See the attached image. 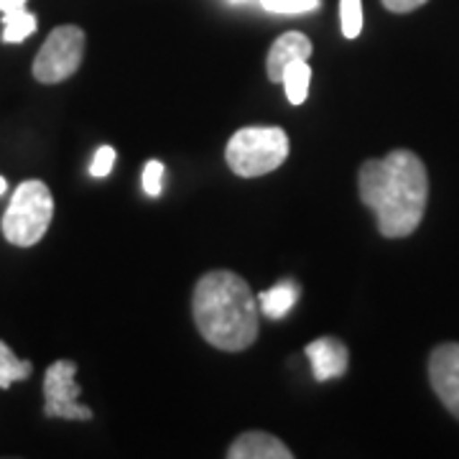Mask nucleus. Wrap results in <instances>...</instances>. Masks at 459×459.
<instances>
[{"label": "nucleus", "mask_w": 459, "mask_h": 459, "mask_svg": "<svg viewBox=\"0 0 459 459\" xmlns=\"http://www.w3.org/2000/svg\"><path fill=\"white\" fill-rule=\"evenodd\" d=\"M358 192L362 204L376 214L383 238H409L427 212V166L409 148H395L388 156L368 159L360 166Z\"/></svg>", "instance_id": "nucleus-1"}, {"label": "nucleus", "mask_w": 459, "mask_h": 459, "mask_svg": "<svg viewBox=\"0 0 459 459\" xmlns=\"http://www.w3.org/2000/svg\"><path fill=\"white\" fill-rule=\"evenodd\" d=\"M199 334L222 352H243L258 340V307L247 281L232 271H210L192 294Z\"/></svg>", "instance_id": "nucleus-2"}, {"label": "nucleus", "mask_w": 459, "mask_h": 459, "mask_svg": "<svg viewBox=\"0 0 459 459\" xmlns=\"http://www.w3.org/2000/svg\"><path fill=\"white\" fill-rule=\"evenodd\" d=\"M286 156H289V135L283 128H273V126L240 128L238 133H232L225 148L230 171L243 179H255L276 171L286 161Z\"/></svg>", "instance_id": "nucleus-3"}, {"label": "nucleus", "mask_w": 459, "mask_h": 459, "mask_svg": "<svg viewBox=\"0 0 459 459\" xmlns=\"http://www.w3.org/2000/svg\"><path fill=\"white\" fill-rule=\"evenodd\" d=\"M54 217V197L49 186L39 179L21 181L11 197V204L3 214V238L18 247L36 246L51 225Z\"/></svg>", "instance_id": "nucleus-4"}, {"label": "nucleus", "mask_w": 459, "mask_h": 459, "mask_svg": "<svg viewBox=\"0 0 459 459\" xmlns=\"http://www.w3.org/2000/svg\"><path fill=\"white\" fill-rule=\"evenodd\" d=\"M87 36L80 26H56L33 59V77L41 84H59L69 80L84 59Z\"/></svg>", "instance_id": "nucleus-5"}, {"label": "nucleus", "mask_w": 459, "mask_h": 459, "mask_svg": "<svg viewBox=\"0 0 459 459\" xmlns=\"http://www.w3.org/2000/svg\"><path fill=\"white\" fill-rule=\"evenodd\" d=\"M77 362L56 360L47 368L44 376V413L49 419L65 421H90L92 411L80 403L82 388L77 385Z\"/></svg>", "instance_id": "nucleus-6"}, {"label": "nucleus", "mask_w": 459, "mask_h": 459, "mask_svg": "<svg viewBox=\"0 0 459 459\" xmlns=\"http://www.w3.org/2000/svg\"><path fill=\"white\" fill-rule=\"evenodd\" d=\"M429 380L444 409L459 421V342L434 347L429 358Z\"/></svg>", "instance_id": "nucleus-7"}, {"label": "nucleus", "mask_w": 459, "mask_h": 459, "mask_svg": "<svg viewBox=\"0 0 459 459\" xmlns=\"http://www.w3.org/2000/svg\"><path fill=\"white\" fill-rule=\"evenodd\" d=\"M307 358L312 362V376L319 383L342 377L350 365V352L337 337H319L307 344Z\"/></svg>", "instance_id": "nucleus-8"}, {"label": "nucleus", "mask_w": 459, "mask_h": 459, "mask_svg": "<svg viewBox=\"0 0 459 459\" xmlns=\"http://www.w3.org/2000/svg\"><path fill=\"white\" fill-rule=\"evenodd\" d=\"M312 56V41L309 36L301 31H289L279 36L273 41V47L268 51V59H265V69H268V80L271 82H281V74L283 69L299 62V59H309Z\"/></svg>", "instance_id": "nucleus-9"}, {"label": "nucleus", "mask_w": 459, "mask_h": 459, "mask_svg": "<svg viewBox=\"0 0 459 459\" xmlns=\"http://www.w3.org/2000/svg\"><path fill=\"white\" fill-rule=\"evenodd\" d=\"M230 459H291L294 452L279 437L265 431H246L228 449Z\"/></svg>", "instance_id": "nucleus-10"}, {"label": "nucleus", "mask_w": 459, "mask_h": 459, "mask_svg": "<svg viewBox=\"0 0 459 459\" xmlns=\"http://www.w3.org/2000/svg\"><path fill=\"white\" fill-rule=\"evenodd\" d=\"M299 301V283L294 281H281L273 289L263 291L258 296V309H261L268 319H283L286 314L294 309Z\"/></svg>", "instance_id": "nucleus-11"}, {"label": "nucleus", "mask_w": 459, "mask_h": 459, "mask_svg": "<svg viewBox=\"0 0 459 459\" xmlns=\"http://www.w3.org/2000/svg\"><path fill=\"white\" fill-rule=\"evenodd\" d=\"M281 84L291 105H304L309 95V84H312V66L307 65V59L291 62L281 74Z\"/></svg>", "instance_id": "nucleus-12"}, {"label": "nucleus", "mask_w": 459, "mask_h": 459, "mask_svg": "<svg viewBox=\"0 0 459 459\" xmlns=\"http://www.w3.org/2000/svg\"><path fill=\"white\" fill-rule=\"evenodd\" d=\"M31 360H18L16 355H13V350L0 340V388L8 391V388H11L13 383H18V380L31 377Z\"/></svg>", "instance_id": "nucleus-13"}, {"label": "nucleus", "mask_w": 459, "mask_h": 459, "mask_svg": "<svg viewBox=\"0 0 459 459\" xmlns=\"http://www.w3.org/2000/svg\"><path fill=\"white\" fill-rule=\"evenodd\" d=\"M39 29V21L29 11H21L16 16H3V41L5 44H23Z\"/></svg>", "instance_id": "nucleus-14"}, {"label": "nucleus", "mask_w": 459, "mask_h": 459, "mask_svg": "<svg viewBox=\"0 0 459 459\" xmlns=\"http://www.w3.org/2000/svg\"><path fill=\"white\" fill-rule=\"evenodd\" d=\"M340 23L344 39H358L362 31V0H340Z\"/></svg>", "instance_id": "nucleus-15"}, {"label": "nucleus", "mask_w": 459, "mask_h": 459, "mask_svg": "<svg viewBox=\"0 0 459 459\" xmlns=\"http://www.w3.org/2000/svg\"><path fill=\"white\" fill-rule=\"evenodd\" d=\"M268 13L279 16H296V13H309L316 11L322 0H258Z\"/></svg>", "instance_id": "nucleus-16"}, {"label": "nucleus", "mask_w": 459, "mask_h": 459, "mask_svg": "<svg viewBox=\"0 0 459 459\" xmlns=\"http://www.w3.org/2000/svg\"><path fill=\"white\" fill-rule=\"evenodd\" d=\"M161 189H164V164L151 159L143 166V192L148 197H159Z\"/></svg>", "instance_id": "nucleus-17"}, {"label": "nucleus", "mask_w": 459, "mask_h": 459, "mask_svg": "<svg viewBox=\"0 0 459 459\" xmlns=\"http://www.w3.org/2000/svg\"><path fill=\"white\" fill-rule=\"evenodd\" d=\"M115 159H117V153H115L113 146H100L98 151H95V156H92L90 174H92L95 179H105V177L113 171Z\"/></svg>", "instance_id": "nucleus-18"}, {"label": "nucleus", "mask_w": 459, "mask_h": 459, "mask_svg": "<svg viewBox=\"0 0 459 459\" xmlns=\"http://www.w3.org/2000/svg\"><path fill=\"white\" fill-rule=\"evenodd\" d=\"M429 0H383V5L391 11V13H411L421 5H427Z\"/></svg>", "instance_id": "nucleus-19"}, {"label": "nucleus", "mask_w": 459, "mask_h": 459, "mask_svg": "<svg viewBox=\"0 0 459 459\" xmlns=\"http://www.w3.org/2000/svg\"><path fill=\"white\" fill-rule=\"evenodd\" d=\"M26 3H29V0H0V13H3V16L21 13V11H26Z\"/></svg>", "instance_id": "nucleus-20"}, {"label": "nucleus", "mask_w": 459, "mask_h": 459, "mask_svg": "<svg viewBox=\"0 0 459 459\" xmlns=\"http://www.w3.org/2000/svg\"><path fill=\"white\" fill-rule=\"evenodd\" d=\"M5 192H8V181H5V179H3V177H0V197H3Z\"/></svg>", "instance_id": "nucleus-21"}, {"label": "nucleus", "mask_w": 459, "mask_h": 459, "mask_svg": "<svg viewBox=\"0 0 459 459\" xmlns=\"http://www.w3.org/2000/svg\"><path fill=\"white\" fill-rule=\"evenodd\" d=\"M228 3H238V5H243V3H250V0H228Z\"/></svg>", "instance_id": "nucleus-22"}]
</instances>
